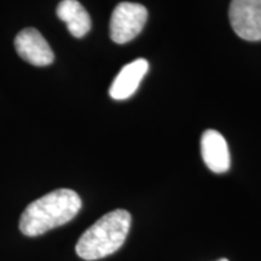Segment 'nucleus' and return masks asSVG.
<instances>
[{
	"label": "nucleus",
	"mask_w": 261,
	"mask_h": 261,
	"mask_svg": "<svg viewBox=\"0 0 261 261\" xmlns=\"http://www.w3.org/2000/svg\"><path fill=\"white\" fill-rule=\"evenodd\" d=\"M81 198L70 189H57L33 201L19 218V230L29 237H37L69 223L81 210Z\"/></svg>",
	"instance_id": "1"
},
{
	"label": "nucleus",
	"mask_w": 261,
	"mask_h": 261,
	"mask_svg": "<svg viewBox=\"0 0 261 261\" xmlns=\"http://www.w3.org/2000/svg\"><path fill=\"white\" fill-rule=\"evenodd\" d=\"M132 217L125 210H115L103 215L87 228L77 241L76 254L87 261L112 255L125 243Z\"/></svg>",
	"instance_id": "2"
},
{
	"label": "nucleus",
	"mask_w": 261,
	"mask_h": 261,
	"mask_svg": "<svg viewBox=\"0 0 261 261\" xmlns=\"http://www.w3.org/2000/svg\"><path fill=\"white\" fill-rule=\"evenodd\" d=\"M148 21V10L137 3L116 5L110 18V38L116 44H126L140 34Z\"/></svg>",
	"instance_id": "3"
},
{
	"label": "nucleus",
	"mask_w": 261,
	"mask_h": 261,
	"mask_svg": "<svg viewBox=\"0 0 261 261\" xmlns=\"http://www.w3.org/2000/svg\"><path fill=\"white\" fill-rule=\"evenodd\" d=\"M228 18L238 37L247 41L261 40V0H232Z\"/></svg>",
	"instance_id": "4"
},
{
	"label": "nucleus",
	"mask_w": 261,
	"mask_h": 261,
	"mask_svg": "<svg viewBox=\"0 0 261 261\" xmlns=\"http://www.w3.org/2000/svg\"><path fill=\"white\" fill-rule=\"evenodd\" d=\"M15 48L18 56L35 67H46L55 60V54L41 33L25 28L16 35Z\"/></svg>",
	"instance_id": "5"
},
{
	"label": "nucleus",
	"mask_w": 261,
	"mask_h": 261,
	"mask_svg": "<svg viewBox=\"0 0 261 261\" xmlns=\"http://www.w3.org/2000/svg\"><path fill=\"white\" fill-rule=\"evenodd\" d=\"M201 154L212 172L220 174L230 169L231 158L226 139L218 130H204L201 138Z\"/></svg>",
	"instance_id": "6"
},
{
	"label": "nucleus",
	"mask_w": 261,
	"mask_h": 261,
	"mask_svg": "<svg viewBox=\"0 0 261 261\" xmlns=\"http://www.w3.org/2000/svg\"><path fill=\"white\" fill-rule=\"evenodd\" d=\"M148 70L149 62L144 58H138V60L126 64L116 75L115 80L110 86V97L115 100H123L133 96Z\"/></svg>",
	"instance_id": "7"
},
{
	"label": "nucleus",
	"mask_w": 261,
	"mask_h": 261,
	"mask_svg": "<svg viewBox=\"0 0 261 261\" xmlns=\"http://www.w3.org/2000/svg\"><path fill=\"white\" fill-rule=\"evenodd\" d=\"M57 16L67 24L68 31L75 38H83L91 31V17L77 0H62L57 6Z\"/></svg>",
	"instance_id": "8"
},
{
	"label": "nucleus",
	"mask_w": 261,
	"mask_h": 261,
	"mask_svg": "<svg viewBox=\"0 0 261 261\" xmlns=\"http://www.w3.org/2000/svg\"><path fill=\"white\" fill-rule=\"evenodd\" d=\"M218 261H228L227 259H225V257H223V259H219Z\"/></svg>",
	"instance_id": "9"
}]
</instances>
